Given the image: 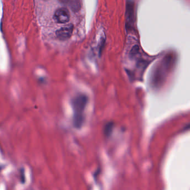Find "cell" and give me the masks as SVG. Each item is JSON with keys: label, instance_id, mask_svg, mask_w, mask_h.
I'll return each mask as SVG.
<instances>
[{"label": "cell", "instance_id": "cell-1", "mask_svg": "<svg viewBox=\"0 0 190 190\" xmlns=\"http://www.w3.org/2000/svg\"><path fill=\"white\" fill-rule=\"evenodd\" d=\"M88 97L85 95H78L72 101L74 111L73 123L74 126L79 129L83 126L84 122V112L88 103Z\"/></svg>", "mask_w": 190, "mask_h": 190}, {"label": "cell", "instance_id": "cell-7", "mask_svg": "<svg viewBox=\"0 0 190 190\" xmlns=\"http://www.w3.org/2000/svg\"><path fill=\"white\" fill-rule=\"evenodd\" d=\"M113 128V124L112 122H109L105 126L104 133L106 136H109L110 133L112 132Z\"/></svg>", "mask_w": 190, "mask_h": 190}, {"label": "cell", "instance_id": "cell-9", "mask_svg": "<svg viewBox=\"0 0 190 190\" xmlns=\"http://www.w3.org/2000/svg\"><path fill=\"white\" fill-rule=\"evenodd\" d=\"M45 1H48V0H45Z\"/></svg>", "mask_w": 190, "mask_h": 190}, {"label": "cell", "instance_id": "cell-8", "mask_svg": "<svg viewBox=\"0 0 190 190\" xmlns=\"http://www.w3.org/2000/svg\"><path fill=\"white\" fill-rule=\"evenodd\" d=\"M59 2L64 5H68L69 2L70 0H59Z\"/></svg>", "mask_w": 190, "mask_h": 190}, {"label": "cell", "instance_id": "cell-10", "mask_svg": "<svg viewBox=\"0 0 190 190\" xmlns=\"http://www.w3.org/2000/svg\"><path fill=\"white\" fill-rule=\"evenodd\" d=\"M0 169H1V167H0Z\"/></svg>", "mask_w": 190, "mask_h": 190}, {"label": "cell", "instance_id": "cell-6", "mask_svg": "<svg viewBox=\"0 0 190 190\" xmlns=\"http://www.w3.org/2000/svg\"><path fill=\"white\" fill-rule=\"evenodd\" d=\"M139 53H140L139 47L138 45H136L132 48L129 53V55L131 58H133V57H136L137 56L139 55Z\"/></svg>", "mask_w": 190, "mask_h": 190}, {"label": "cell", "instance_id": "cell-5", "mask_svg": "<svg viewBox=\"0 0 190 190\" xmlns=\"http://www.w3.org/2000/svg\"><path fill=\"white\" fill-rule=\"evenodd\" d=\"M68 5L74 12H77L80 10L81 6L80 0H70Z\"/></svg>", "mask_w": 190, "mask_h": 190}, {"label": "cell", "instance_id": "cell-2", "mask_svg": "<svg viewBox=\"0 0 190 190\" xmlns=\"http://www.w3.org/2000/svg\"><path fill=\"white\" fill-rule=\"evenodd\" d=\"M134 4L133 0H127L126 4V28L129 29L134 23Z\"/></svg>", "mask_w": 190, "mask_h": 190}, {"label": "cell", "instance_id": "cell-3", "mask_svg": "<svg viewBox=\"0 0 190 190\" xmlns=\"http://www.w3.org/2000/svg\"><path fill=\"white\" fill-rule=\"evenodd\" d=\"M74 31V26L72 24H67L62 27L56 31V36L60 41H64L69 40L72 36Z\"/></svg>", "mask_w": 190, "mask_h": 190}, {"label": "cell", "instance_id": "cell-4", "mask_svg": "<svg viewBox=\"0 0 190 190\" xmlns=\"http://www.w3.org/2000/svg\"><path fill=\"white\" fill-rule=\"evenodd\" d=\"M70 15L69 10L65 7L58 8L54 15V20L56 23L60 24H66L69 21Z\"/></svg>", "mask_w": 190, "mask_h": 190}]
</instances>
